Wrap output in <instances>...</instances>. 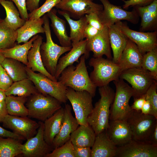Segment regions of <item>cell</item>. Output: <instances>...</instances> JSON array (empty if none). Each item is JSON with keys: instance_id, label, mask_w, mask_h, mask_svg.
<instances>
[{"instance_id": "1", "label": "cell", "mask_w": 157, "mask_h": 157, "mask_svg": "<svg viewBox=\"0 0 157 157\" xmlns=\"http://www.w3.org/2000/svg\"><path fill=\"white\" fill-rule=\"evenodd\" d=\"M86 59L85 56L83 55L76 67L72 65L65 68L61 73L58 81L75 91H86L93 97L95 95L97 87L90 79L86 65Z\"/></svg>"}, {"instance_id": "2", "label": "cell", "mask_w": 157, "mask_h": 157, "mask_svg": "<svg viewBox=\"0 0 157 157\" xmlns=\"http://www.w3.org/2000/svg\"><path fill=\"white\" fill-rule=\"evenodd\" d=\"M99 92L100 98L95 104L87 119L88 124L96 135L106 130L108 127L110 107L115 94L114 91L108 85L99 87Z\"/></svg>"}, {"instance_id": "3", "label": "cell", "mask_w": 157, "mask_h": 157, "mask_svg": "<svg viewBox=\"0 0 157 157\" xmlns=\"http://www.w3.org/2000/svg\"><path fill=\"white\" fill-rule=\"evenodd\" d=\"M42 17L46 41L42 42L40 46V53L45 68L50 74L54 77L60 57L70 50L72 47L60 46L54 42L51 37L49 18L46 14Z\"/></svg>"}, {"instance_id": "4", "label": "cell", "mask_w": 157, "mask_h": 157, "mask_svg": "<svg viewBox=\"0 0 157 157\" xmlns=\"http://www.w3.org/2000/svg\"><path fill=\"white\" fill-rule=\"evenodd\" d=\"M89 65L93 68L89 76L90 79L97 87L108 85L110 82L119 78L122 72L118 64L103 57L91 58Z\"/></svg>"}, {"instance_id": "5", "label": "cell", "mask_w": 157, "mask_h": 157, "mask_svg": "<svg viewBox=\"0 0 157 157\" xmlns=\"http://www.w3.org/2000/svg\"><path fill=\"white\" fill-rule=\"evenodd\" d=\"M113 81L116 92L110 107L109 120H126L132 110L129 102L135 93L132 88L119 78Z\"/></svg>"}, {"instance_id": "6", "label": "cell", "mask_w": 157, "mask_h": 157, "mask_svg": "<svg viewBox=\"0 0 157 157\" xmlns=\"http://www.w3.org/2000/svg\"><path fill=\"white\" fill-rule=\"evenodd\" d=\"M62 104L54 97L38 92L31 96L27 101L28 116L44 122L62 107Z\"/></svg>"}, {"instance_id": "7", "label": "cell", "mask_w": 157, "mask_h": 157, "mask_svg": "<svg viewBox=\"0 0 157 157\" xmlns=\"http://www.w3.org/2000/svg\"><path fill=\"white\" fill-rule=\"evenodd\" d=\"M126 120L131 129L133 140L149 142L157 119L151 115L143 114L141 111L132 110Z\"/></svg>"}, {"instance_id": "8", "label": "cell", "mask_w": 157, "mask_h": 157, "mask_svg": "<svg viewBox=\"0 0 157 157\" xmlns=\"http://www.w3.org/2000/svg\"><path fill=\"white\" fill-rule=\"evenodd\" d=\"M28 78L33 83L38 91L45 95H50L62 103L68 100L66 96V87L58 81L51 80L44 75L36 73L25 66Z\"/></svg>"}, {"instance_id": "9", "label": "cell", "mask_w": 157, "mask_h": 157, "mask_svg": "<svg viewBox=\"0 0 157 157\" xmlns=\"http://www.w3.org/2000/svg\"><path fill=\"white\" fill-rule=\"evenodd\" d=\"M66 96L74 112L75 118L79 125L87 126L88 117L93 108L92 97L87 91H76L67 87Z\"/></svg>"}, {"instance_id": "10", "label": "cell", "mask_w": 157, "mask_h": 157, "mask_svg": "<svg viewBox=\"0 0 157 157\" xmlns=\"http://www.w3.org/2000/svg\"><path fill=\"white\" fill-rule=\"evenodd\" d=\"M103 9L99 16L103 24L108 27L122 20H126L134 24H137L139 17L135 9L129 11L111 3L108 0H99Z\"/></svg>"}, {"instance_id": "11", "label": "cell", "mask_w": 157, "mask_h": 157, "mask_svg": "<svg viewBox=\"0 0 157 157\" xmlns=\"http://www.w3.org/2000/svg\"><path fill=\"white\" fill-rule=\"evenodd\" d=\"M119 78L131 85L135 93L133 98L140 97L145 94L155 80L148 71L141 67L125 70L121 72Z\"/></svg>"}, {"instance_id": "12", "label": "cell", "mask_w": 157, "mask_h": 157, "mask_svg": "<svg viewBox=\"0 0 157 157\" xmlns=\"http://www.w3.org/2000/svg\"><path fill=\"white\" fill-rule=\"evenodd\" d=\"M55 7L77 19L92 13L99 14L103 9L102 4L95 3L93 0H61Z\"/></svg>"}, {"instance_id": "13", "label": "cell", "mask_w": 157, "mask_h": 157, "mask_svg": "<svg viewBox=\"0 0 157 157\" xmlns=\"http://www.w3.org/2000/svg\"><path fill=\"white\" fill-rule=\"evenodd\" d=\"M2 122L4 127L12 130L13 132L28 140L36 134L40 126L39 122L27 117H20L8 114Z\"/></svg>"}, {"instance_id": "14", "label": "cell", "mask_w": 157, "mask_h": 157, "mask_svg": "<svg viewBox=\"0 0 157 157\" xmlns=\"http://www.w3.org/2000/svg\"><path fill=\"white\" fill-rule=\"evenodd\" d=\"M40 126L35 136L27 140L23 144L22 154L26 157H46L53 149L44 138V124L40 121Z\"/></svg>"}, {"instance_id": "15", "label": "cell", "mask_w": 157, "mask_h": 157, "mask_svg": "<svg viewBox=\"0 0 157 157\" xmlns=\"http://www.w3.org/2000/svg\"><path fill=\"white\" fill-rule=\"evenodd\" d=\"M122 32L137 45L141 53L144 55L157 47V31H138L129 28L127 25L121 23Z\"/></svg>"}, {"instance_id": "16", "label": "cell", "mask_w": 157, "mask_h": 157, "mask_svg": "<svg viewBox=\"0 0 157 157\" xmlns=\"http://www.w3.org/2000/svg\"><path fill=\"white\" fill-rule=\"evenodd\" d=\"M157 146L147 142L132 140L118 147L115 157H157Z\"/></svg>"}, {"instance_id": "17", "label": "cell", "mask_w": 157, "mask_h": 157, "mask_svg": "<svg viewBox=\"0 0 157 157\" xmlns=\"http://www.w3.org/2000/svg\"><path fill=\"white\" fill-rule=\"evenodd\" d=\"M106 131L110 139L117 147L123 146L133 140L131 129L126 120H109Z\"/></svg>"}, {"instance_id": "18", "label": "cell", "mask_w": 157, "mask_h": 157, "mask_svg": "<svg viewBox=\"0 0 157 157\" xmlns=\"http://www.w3.org/2000/svg\"><path fill=\"white\" fill-rule=\"evenodd\" d=\"M86 48L89 52H92L93 57H101L105 55L107 58L112 60L108 27L104 26L97 35L90 40H87Z\"/></svg>"}, {"instance_id": "19", "label": "cell", "mask_w": 157, "mask_h": 157, "mask_svg": "<svg viewBox=\"0 0 157 157\" xmlns=\"http://www.w3.org/2000/svg\"><path fill=\"white\" fill-rule=\"evenodd\" d=\"M64 108V116L60 131L54 138L52 144L54 149L60 147L70 139L71 135L79 124L72 113V107L66 104Z\"/></svg>"}, {"instance_id": "20", "label": "cell", "mask_w": 157, "mask_h": 157, "mask_svg": "<svg viewBox=\"0 0 157 157\" xmlns=\"http://www.w3.org/2000/svg\"><path fill=\"white\" fill-rule=\"evenodd\" d=\"M87 40L79 42L72 46L71 49L66 55L59 58L57 64L55 77L58 80L62 71L66 67L78 62V59L84 55L87 59L89 57L90 52L87 50Z\"/></svg>"}, {"instance_id": "21", "label": "cell", "mask_w": 157, "mask_h": 157, "mask_svg": "<svg viewBox=\"0 0 157 157\" xmlns=\"http://www.w3.org/2000/svg\"><path fill=\"white\" fill-rule=\"evenodd\" d=\"M143 56L136 45L128 38L118 63L122 72L129 69L141 67Z\"/></svg>"}, {"instance_id": "22", "label": "cell", "mask_w": 157, "mask_h": 157, "mask_svg": "<svg viewBox=\"0 0 157 157\" xmlns=\"http://www.w3.org/2000/svg\"><path fill=\"white\" fill-rule=\"evenodd\" d=\"M121 21L117 22L108 27V36L113 54L112 60L118 64L121 55L126 46L128 38L122 32Z\"/></svg>"}, {"instance_id": "23", "label": "cell", "mask_w": 157, "mask_h": 157, "mask_svg": "<svg viewBox=\"0 0 157 157\" xmlns=\"http://www.w3.org/2000/svg\"><path fill=\"white\" fill-rule=\"evenodd\" d=\"M43 38L40 35L33 42V45L27 55L28 64L26 66L33 72H38L47 76L51 80H58L50 74L43 64L40 53V47L42 43Z\"/></svg>"}, {"instance_id": "24", "label": "cell", "mask_w": 157, "mask_h": 157, "mask_svg": "<svg viewBox=\"0 0 157 157\" xmlns=\"http://www.w3.org/2000/svg\"><path fill=\"white\" fill-rule=\"evenodd\" d=\"M117 148L105 130L96 135L92 147L91 157H115Z\"/></svg>"}, {"instance_id": "25", "label": "cell", "mask_w": 157, "mask_h": 157, "mask_svg": "<svg viewBox=\"0 0 157 157\" xmlns=\"http://www.w3.org/2000/svg\"><path fill=\"white\" fill-rule=\"evenodd\" d=\"M64 116V108L62 107L43 122L44 138L49 145H52L54 138L60 131Z\"/></svg>"}, {"instance_id": "26", "label": "cell", "mask_w": 157, "mask_h": 157, "mask_svg": "<svg viewBox=\"0 0 157 157\" xmlns=\"http://www.w3.org/2000/svg\"><path fill=\"white\" fill-rule=\"evenodd\" d=\"M43 23L42 17L26 21L24 24L16 30L17 33V43H26L31 37L38 34L44 33V29L42 26Z\"/></svg>"}, {"instance_id": "27", "label": "cell", "mask_w": 157, "mask_h": 157, "mask_svg": "<svg viewBox=\"0 0 157 157\" xmlns=\"http://www.w3.org/2000/svg\"><path fill=\"white\" fill-rule=\"evenodd\" d=\"M57 12L53 8L46 14L51 20V26L61 46L72 47V42L66 30V22L57 16Z\"/></svg>"}, {"instance_id": "28", "label": "cell", "mask_w": 157, "mask_h": 157, "mask_svg": "<svg viewBox=\"0 0 157 157\" xmlns=\"http://www.w3.org/2000/svg\"><path fill=\"white\" fill-rule=\"evenodd\" d=\"M96 136L93 129L89 124L79 125L71 134L70 140L74 146L91 148Z\"/></svg>"}, {"instance_id": "29", "label": "cell", "mask_w": 157, "mask_h": 157, "mask_svg": "<svg viewBox=\"0 0 157 157\" xmlns=\"http://www.w3.org/2000/svg\"><path fill=\"white\" fill-rule=\"evenodd\" d=\"M133 8L141 18L140 31H156L157 9L150 5L144 6H135Z\"/></svg>"}, {"instance_id": "30", "label": "cell", "mask_w": 157, "mask_h": 157, "mask_svg": "<svg viewBox=\"0 0 157 157\" xmlns=\"http://www.w3.org/2000/svg\"><path fill=\"white\" fill-rule=\"evenodd\" d=\"M57 12L65 18L69 26L70 30L69 37L72 42V46L83 40L85 38L84 31L88 24L85 15L78 20H74L71 19L66 12L59 10Z\"/></svg>"}, {"instance_id": "31", "label": "cell", "mask_w": 157, "mask_h": 157, "mask_svg": "<svg viewBox=\"0 0 157 157\" xmlns=\"http://www.w3.org/2000/svg\"><path fill=\"white\" fill-rule=\"evenodd\" d=\"M38 35L33 37L27 42L21 45L16 44L13 47L0 50L5 58L13 59L19 61L27 66L28 64L27 55L28 52L32 46L33 41Z\"/></svg>"}, {"instance_id": "32", "label": "cell", "mask_w": 157, "mask_h": 157, "mask_svg": "<svg viewBox=\"0 0 157 157\" xmlns=\"http://www.w3.org/2000/svg\"><path fill=\"white\" fill-rule=\"evenodd\" d=\"M0 4L5 10L6 17L4 20L9 27L16 31L24 24L26 21L20 17L18 9L12 1L7 0H0Z\"/></svg>"}, {"instance_id": "33", "label": "cell", "mask_w": 157, "mask_h": 157, "mask_svg": "<svg viewBox=\"0 0 157 157\" xmlns=\"http://www.w3.org/2000/svg\"><path fill=\"white\" fill-rule=\"evenodd\" d=\"M38 92L32 82L27 78L13 82L5 94L6 96L17 95L27 97Z\"/></svg>"}, {"instance_id": "34", "label": "cell", "mask_w": 157, "mask_h": 157, "mask_svg": "<svg viewBox=\"0 0 157 157\" xmlns=\"http://www.w3.org/2000/svg\"><path fill=\"white\" fill-rule=\"evenodd\" d=\"M1 65L14 82L28 78L26 65L19 61L6 58Z\"/></svg>"}, {"instance_id": "35", "label": "cell", "mask_w": 157, "mask_h": 157, "mask_svg": "<svg viewBox=\"0 0 157 157\" xmlns=\"http://www.w3.org/2000/svg\"><path fill=\"white\" fill-rule=\"evenodd\" d=\"M26 97H15L13 95L6 96L5 99L8 114L20 117H27L28 110L24 104Z\"/></svg>"}, {"instance_id": "36", "label": "cell", "mask_w": 157, "mask_h": 157, "mask_svg": "<svg viewBox=\"0 0 157 157\" xmlns=\"http://www.w3.org/2000/svg\"><path fill=\"white\" fill-rule=\"evenodd\" d=\"M19 140L0 136V157H14L22 154L23 144Z\"/></svg>"}, {"instance_id": "37", "label": "cell", "mask_w": 157, "mask_h": 157, "mask_svg": "<svg viewBox=\"0 0 157 157\" xmlns=\"http://www.w3.org/2000/svg\"><path fill=\"white\" fill-rule=\"evenodd\" d=\"M16 31L9 27L4 19L0 18V50L11 48L17 43Z\"/></svg>"}, {"instance_id": "38", "label": "cell", "mask_w": 157, "mask_h": 157, "mask_svg": "<svg viewBox=\"0 0 157 157\" xmlns=\"http://www.w3.org/2000/svg\"><path fill=\"white\" fill-rule=\"evenodd\" d=\"M141 67L148 71L157 81V47L143 55Z\"/></svg>"}, {"instance_id": "39", "label": "cell", "mask_w": 157, "mask_h": 157, "mask_svg": "<svg viewBox=\"0 0 157 157\" xmlns=\"http://www.w3.org/2000/svg\"><path fill=\"white\" fill-rule=\"evenodd\" d=\"M46 157H75L74 146L69 139L61 146L54 149Z\"/></svg>"}, {"instance_id": "40", "label": "cell", "mask_w": 157, "mask_h": 157, "mask_svg": "<svg viewBox=\"0 0 157 157\" xmlns=\"http://www.w3.org/2000/svg\"><path fill=\"white\" fill-rule=\"evenodd\" d=\"M61 0H45L41 6L28 13L29 19H34L41 17L42 16L55 7Z\"/></svg>"}, {"instance_id": "41", "label": "cell", "mask_w": 157, "mask_h": 157, "mask_svg": "<svg viewBox=\"0 0 157 157\" xmlns=\"http://www.w3.org/2000/svg\"><path fill=\"white\" fill-rule=\"evenodd\" d=\"M157 83L155 80L147 91L146 99L149 101L151 106V115L157 119Z\"/></svg>"}, {"instance_id": "42", "label": "cell", "mask_w": 157, "mask_h": 157, "mask_svg": "<svg viewBox=\"0 0 157 157\" xmlns=\"http://www.w3.org/2000/svg\"><path fill=\"white\" fill-rule=\"evenodd\" d=\"M0 89L6 91L13 83V81L6 70L0 65Z\"/></svg>"}, {"instance_id": "43", "label": "cell", "mask_w": 157, "mask_h": 157, "mask_svg": "<svg viewBox=\"0 0 157 157\" xmlns=\"http://www.w3.org/2000/svg\"><path fill=\"white\" fill-rule=\"evenodd\" d=\"M85 15L88 24L99 30H102L104 27L98 13H92Z\"/></svg>"}, {"instance_id": "44", "label": "cell", "mask_w": 157, "mask_h": 157, "mask_svg": "<svg viewBox=\"0 0 157 157\" xmlns=\"http://www.w3.org/2000/svg\"><path fill=\"white\" fill-rule=\"evenodd\" d=\"M12 1L16 6L21 17L25 21L29 19L28 13L26 7V0H7Z\"/></svg>"}, {"instance_id": "45", "label": "cell", "mask_w": 157, "mask_h": 157, "mask_svg": "<svg viewBox=\"0 0 157 157\" xmlns=\"http://www.w3.org/2000/svg\"><path fill=\"white\" fill-rule=\"evenodd\" d=\"M121 0L123 1L124 3V4L123 6V8L126 9L129 7L146 6L150 4L154 0Z\"/></svg>"}, {"instance_id": "46", "label": "cell", "mask_w": 157, "mask_h": 157, "mask_svg": "<svg viewBox=\"0 0 157 157\" xmlns=\"http://www.w3.org/2000/svg\"><path fill=\"white\" fill-rule=\"evenodd\" d=\"M91 152L90 147L74 146L75 157H91Z\"/></svg>"}, {"instance_id": "47", "label": "cell", "mask_w": 157, "mask_h": 157, "mask_svg": "<svg viewBox=\"0 0 157 157\" xmlns=\"http://www.w3.org/2000/svg\"><path fill=\"white\" fill-rule=\"evenodd\" d=\"M101 30H98L88 24L84 31V38L87 40H90L97 35Z\"/></svg>"}, {"instance_id": "48", "label": "cell", "mask_w": 157, "mask_h": 157, "mask_svg": "<svg viewBox=\"0 0 157 157\" xmlns=\"http://www.w3.org/2000/svg\"><path fill=\"white\" fill-rule=\"evenodd\" d=\"M146 94L137 98H133L134 102L131 106V109L136 111H141L146 100Z\"/></svg>"}, {"instance_id": "49", "label": "cell", "mask_w": 157, "mask_h": 157, "mask_svg": "<svg viewBox=\"0 0 157 157\" xmlns=\"http://www.w3.org/2000/svg\"><path fill=\"white\" fill-rule=\"evenodd\" d=\"M0 136L3 137L11 138L19 140L24 139L21 136L13 132H12L0 126Z\"/></svg>"}, {"instance_id": "50", "label": "cell", "mask_w": 157, "mask_h": 157, "mask_svg": "<svg viewBox=\"0 0 157 157\" xmlns=\"http://www.w3.org/2000/svg\"><path fill=\"white\" fill-rule=\"evenodd\" d=\"M40 0H26V7L27 10L30 12L37 9L39 7Z\"/></svg>"}, {"instance_id": "51", "label": "cell", "mask_w": 157, "mask_h": 157, "mask_svg": "<svg viewBox=\"0 0 157 157\" xmlns=\"http://www.w3.org/2000/svg\"><path fill=\"white\" fill-rule=\"evenodd\" d=\"M8 114L5 100L0 101V122H2Z\"/></svg>"}, {"instance_id": "52", "label": "cell", "mask_w": 157, "mask_h": 157, "mask_svg": "<svg viewBox=\"0 0 157 157\" xmlns=\"http://www.w3.org/2000/svg\"><path fill=\"white\" fill-rule=\"evenodd\" d=\"M152 110L151 105L149 100L146 98L145 101L141 110V112L145 115H151Z\"/></svg>"}, {"instance_id": "53", "label": "cell", "mask_w": 157, "mask_h": 157, "mask_svg": "<svg viewBox=\"0 0 157 157\" xmlns=\"http://www.w3.org/2000/svg\"><path fill=\"white\" fill-rule=\"evenodd\" d=\"M149 142L155 146H157V124H156L151 135Z\"/></svg>"}, {"instance_id": "54", "label": "cell", "mask_w": 157, "mask_h": 157, "mask_svg": "<svg viewBox=\"0 0 157 157\" xmlns=\"http://www.w3.org/2000/svg\"><path fill=\"white\" fill-rule=\"evenodd\" d=\"M6 97L5 91L0 89V101H5Z\"/></svg>"}, {"instance_id": "55", "label": "cell", "mask_w": 157, "mask_h": 157, "mask_svg": "<svg viewBox=\"0 0 157 157\" xmlns=\"http://www.w3.org/2000/svg\"><path fill=\"white\" fill-rule=\"evenodd\" d=\"M5 58L3 54L0 51V65L1 64Z\"/></svg>"}, {"instance_id": "56", "label": "cell", "mask_w": 157, "mask_h": 157, "mask_svg": "<svg viewBox=\"0 0 157 157\" xmlns=\"http://www.w3.org/2000/svg\"><path fill=\"white\" fill-rule=\"evenodd\" d=\"M0 74H1V71H0Z\"/></svg>"}]
</instances>
